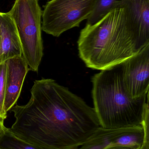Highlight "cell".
I'll use <instances>...</instances> for the list:
<instances>
[{
    "mask_svg": "<svg viewBox=\"0 0 149 149\" xmlns=\"http://www.w3.org/2000/svg\"><path fill=\"white\" fill-rule=\"evenodd\" d=\"M4 120L5 119L0 117V135L3 132L6 128L4 125Z\"/></svg>",
    "mask_w": 149,
    "mask_h": 149,
    "instance_id": "cell-16",
    "label": "cell"
},
{
    "mask_svg": "<svg viewBox=\"0 0 149 149\" xmlns=\"http://www.w3.org/2000/svg\"><path fill=\"white\" fill-rule=\"evenodd\" d=\"M29 100L10 109L8 130L18 139L45 149H78L99 127L94 108L51 79L36 80Z\"/></svg>",
    "mask_w": 149,
    "mask_h": 149,
    "instance_id": "cell-1",
    "label": "cell"
},
{
    "mask_svg": "<svg viewBox=\"0 0 149 149\" xmlns=\"http://www.w3.org/2000/svg\"><path fill=\"white\" fill-rule=\"evenodd\" d=\"M119 0H98L86 24H93L101 20L113 9L118 8Z\"/></svg>",
    "mask_w": 149,
    "mask_h": 149,
    "instance_id": "cell-12",
    "label": "cell"
},
{
    "mask_svg": "<svg viewBox=\"0 0 149 149\" xmlns=\"http://www.w3.org/2000/svg\"><path fill=\"white\" fill-rule=\"evenodd\" d=\"M92 96L100 127L106 128L142 126L149 93L133 98L124 86L120 64L93 75Z\"/></svg>",
    "mask_w": 149,
    "mask_h": 149,
    "instance_id": "cell-3",
    "label": "cell"
},
{
    "mask_svg": "<svg viewBox=\"0 0 149 149\" xmlns=\"http://www.w3.org/2000/svg\"><path fill=\"white\" fill-rule=\"evenodd\" d=\"M143 141L141 127L106 128L100 127L78 149H104L113 145L140 148Z\"/></svg>",
    "mask_w": 149,
    "mask_h": 149,
    "instance_id": "cell-7",
    "label": "cell"
},
{
    "mask_svg": "<svg viewBox=\"0 0 149 149\" xmlns=\"http://www.w3.org/2000/svg\"><path fill=\"white\" fill-rule=\"evenodd\" d=\"M78 45L86 66L99 70L121 63L145 47L130 30L121 7L113 9L94 24H86Z\"/></svg>",
    "mask_w": 149,
    "mask_h": 149,
    "instance_id": "cell-2",
    "label": "cell"
},
{
    "mask_svg": "<svg viewBox=\"0 0 149 149\" xmlns=\"http://www.w3.org/2000/svg\"><path fill=\"white\" fill-rule=\"evenodd\" d=\"M142 126L144 131V141L141 149H149V106L147 102L144 111Z\"/></svg>",
    "mask_w": 149,
    "mask_h": 149,
    "instance_id": "cell-14",
    "label": "cell"
},
{
    "mask_svg": "<svg viewBox=\"0 0 149 149\" xmlns=\"http://www.w3.org/2000/svg\"><path fill=\"white\" fill-rule=\"evenodd\" d=\"M124 86L133 98L146 95L149 89V44L120 63Z\"/></svg>",
    "mask_w": 149,
    "mask_h": 149,
    "instance_id": "cell-6",
    "label": "cell"
},
{
    "mask_svg": "<svg viewBox=\"0 0 149 149\" xmlns=\"http://www.w3.org/2000/svg\"><path fill=\"white\" fill-rule=\"evenodd\" d=\"M98 0H51L42 11V29L58 37L87 20Z\"/></svg>",
    "mask_w": 149,
    "mask_h": 149,
    "instance_id": "cell-5",
    "label": "cell"
},
{
    "mask_svg": "<svg viewBox=\"0 0 149 149\" xmlns=\"http://www.w3.org/2000/svg\"><path fill=\"white\" fill-rule=\"evenodd\" d=\"M118 7L124 9L127 24L137 40L149 44V0H119Z\"/></svg>",
    "mask_w": 149,
    "mask_h": 149,
    "instance_id": "cell-8",
    "label": "cell"
},
{
    "mask_svg": "<svg viewBox=\"0 0 149 149\" xmlns=\"http://www.w3.org/2000/svg\"><path fill=\"white\" fill-rule=\"evenodd\" d=\"M104 149H141L136 147H128L122 145H113L107 147Z\"/></svg>",
    "mask_w": 149,
    "mask_h": 149,
    "instance_id": "cell-15",
    "label": "cell"
},
{
    "mask_svg": "<svg viewBox=\"0 0 149 149\" xmlns=\"http://www.w3.org/2000/svg\"><path fill=\"white\" fill-rule=\"evenodd\" d=\"M0 148L3 149H45L25 142L12 134L6 128L0 135Z\"/></svg>",
    "mask_w": 149,
    "mask_h": 149,
    "instance_id": "cell-11",
    "label": "cell"
},
{
    "mask_svg": "<svg viewBox=\"0 0 149 149\" xmlns=\"http://www.w3.org/2000/svg\"><path fill=\"white\" fill-rule=\"evenodd\" d=\"M8 12L18 31L23 58L29 71L37 72L43 56L42 10L38 0H15Z\"/></svg>",
    "mask_w": 149,
    "mask_h": 149,
    "instance_id": "cell-4",
    "label": "cell"
},
{
    "mask_svg": "<svg viewBox=\"0 0 149 149\" xmlns=\"http://www.w3.org/2000/svg\"><path fill=\"white\" fill-rule=\"evenodd\" d=\"M7 61L0 63V117L7 118V113L4 110V102L6 92Z\"/></svg>",
    "mask_w": 149,
    "mask_h": 149,
    "instance_id": "cell-13",
    "label": "cell"
},
{
    "mask_svg": "<svg viewBox=\"0 0 149 149\" xmlns=\"http://www.w3.org/2000/svg\"><path fill=\"white\" fill-rule=\"evenodd\" d=\"M0 149H3L0 148Z\"/></svg>",
    "mask_w": 149,
    "mask_h": 149,
    "instance_id": "cell-17",
    "label": "cell"
},
{
    "mask_svg": "<svg viewBox=\"0 0 149 149\" xmlns=\"http://www.w3.org/2000/svg\"><path fill=\"white\" fill-rule=\"evenodd\" d=\"M22 56L16 26L9 12H0V63Z\"/></svg>",
    "mask_w": 149,
    "mask_h": 149,
    "instance_id": "cell-10",
    "label": "cell"
},
{
    "mask_svg": "<svg viewBox=\"0 0 149 149\" xmlns=\"http://www.w3.org/2000/svg\"><path fill=\"white\" fill-rule=\"evenodd\" d=\"M29 71L22 56L7 60L4 110L6 113L15 105L22 91L25 77Z\"/></svg>",
    "mask_w": 149,
    "mask_h": 149,
    "instance_id": "cell-9",
    "label": "cell"
}]
</instances>
